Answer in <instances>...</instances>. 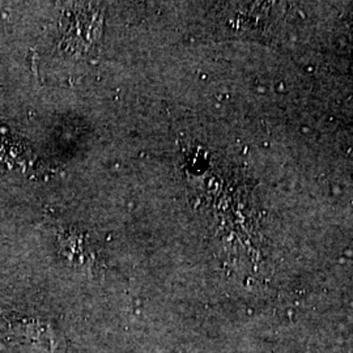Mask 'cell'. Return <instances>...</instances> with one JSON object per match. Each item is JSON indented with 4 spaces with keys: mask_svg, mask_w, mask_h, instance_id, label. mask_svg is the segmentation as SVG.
I'll return each instance as SVG.
<instances>
[{
    "mask_svg": "<svg viewBox=\"0 0 353 353\" xmlns=\"http://www.w3.org/2000/svg\"><path fill=\"white\" fill-rule=\"evenodd\" d=\"M13 335L36 341L55 352L59 350V334L52 327L49 319H38L30 316H14L7 319Z\"/></svg>",
    "mask_w": 353,
    "mask_h": 353,
    "instance_id": "obj_1",
    "label": "cell"
}]
</instances>
